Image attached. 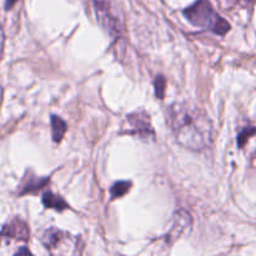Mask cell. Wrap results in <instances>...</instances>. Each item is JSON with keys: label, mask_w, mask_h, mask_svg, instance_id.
Wrapping results in <instances>:
<instances>
[{"label": "cell", "mask_w": 256, "mask_h": 256, "mask_svg": "<svg viewBox=\"0 0 256 256\" xmlns=\"http://www.w3.org/2000/svg\"><path fill=\"white\" fill-rule=\"evenodd\" d=\"M122 132L134 135L145 142H155L156 138V132L152 128L149 114L142 109L126 115V129Z\"/></svg>", "instance_id": "4"}, {"label": "cell", "mask_w": 256, "mask_h": 256, "mask_svg": "<svg viewBox=\"0 0 256 256\" xmlns=\"http://www.w3.org/2000/svg\"><path fill=\"white\" fill-rule=\"evenodd\" d=\"M232 2H242V0H232Z\"/></svg>", "instance_id": "17"}, {"label": "cell", "mask_w": 256, "mask_h": 256, "mask_svg": "<svg viewBox=\"0 0 256 256\" xmlns=\"http://www.w3.org/2000/svg\"><path fill=\"white\" fill-rule=\"evenodd\" d=\"M4 42H5L4 29H2V24H0V60H2V50H4Z\"/></svg>", "instance_id": "14"}, {"label": "cell", "mask_w": 256, "mask_h": 256, "mask_svg": "<svg viewBox=\"0 0 256 256\" xmlns=\"http://www.w3.org/2000/svg\"><path fill=\"white\" fill-rule=\"evenodd\" d=\"M2 240H16V242H26L29 240V228L24 220L15 218L4 225L0 232V242Z\"/></svg>", "instance_id": "6"}, {"label": "cell", "mask_w": 256, "mask_h": 256, "mask_svg": "<svg viewBox=\"0 0 256 256\" xmlns=\"http://www.w3.org/2000/svg\"><path fill=\"white\" fill-rule=\"evenodd\" d=\"M42 205H44L46 209H54L59 212L69 209V205H68V202H65L62 196L55 195L54 192H49V190L42 194Z\"/></svg>", "instance_id": "9"}, {"label": "cell", "mask_w": 256, "mask_h": 256, "mask_svg": "<svg viewBox=\"0 0 256 256\" xmlns=\"http://www.w3.org/2000/svg\"><path fill=\"white\" fill-rule=\"evenodd\" d=\"M48 182H49V178L36 176L35 174H32V170H26L24 178H22V182L19 185L18 195L22 196L25 194H32V192H35L39 189H42Z\"/></svg>", "instance_id": "8"}, {"label": "cell", "mask_w": 256, "mask_h": 256, "mask_svg": "<svg viewBox=\"0 0 256 256\" xmlns=\"http://www.w3.org/2000/svg\"><path fill=\"white\" fill-rule=\"evenodd\" d=\"M40 240L52 255H75L80 252L78 250V239L59 229L52 228L46 230Z\"/></svg>", "instance_id": "3"}, {"label": "cell", "mask_w": 256, "mask_h": 256, "mask_svg": "<svg viewBox=\"0 0 256 256\" xmlns=\"http://www.w3.org/2000/svg\"><path fill=\"white\" fill-rule=\"evenodd\" d=\"M182 14L190 24L210 30L220 36H224L230 32V24L215 12L210 0H196L194 4L182 10Z\"/></svg>", "instance_id": "2"}, {"label": "cell", "mask_w": 256, "mask_h": 256, "mask_svg": "<svg viewBox=\"0 0 256 256\" xmlns=\"http://www.w3.org/2000/svg\"><path fill=\"white\" fill-rule=\"evenodd\" d=\"M94 4L99 24L112 36L119 35L122 30V22H119L116 14L112 9L109 2H105V0H94Z\"/></svg>", "instance_id": "5"}, {"label": "cell", "mask_w": 256, "mask_h": 256, "mask_svg": "<svg viewBox=\"0 0 256 256\" xmlns=\"http://www.w3.org/2000/svg\"><path fill=\"white\" fill-rule=\"evenodd\" d=\"M255 134V128L254 126H245L242 132L238 135V145H239L240 149L244 148V145L254 136Z\"/></svg>", "instance_id": "12"}, {"label": "cell", "mask_w": 256, "mask_h": 256, "mask_svg": "<svg viewBox=\"0 0 256 256\" xmlns=\"http://www.w3.org/2000/svg\"><path fill=\"white\" fill-rule=\"evenodd\" d=\"M130 188H132V182H116L112 185L110 188V195H112V200L120 199L124 196L126 192H129Z\"/></svg>", "instance_id": "11"}, {"label": "cell", "mask_w": 256, "mask_h": 256, "mask_svg": "<svg viewBox=\"0 0 256 256\" xmlns=\"http://www.w3.org/2000/svg\"><path fill=\"white\" fill-rule=\"evenodd\" d=\"M20 254H28V255H32V252H30L29 250L26 249V248H22V249L18 250V252H15V255H20Z\"/></svg>", "instance_id": "16"}, {"label": "cell", "mask_w": 256, "mask_h": 256, "mask_svg": "<svg viewBox=\"0 0 256 256\" xmlns=\"http://www.w3.org/2000/svg\"><path fill=\"white\" fill-rule=\"evenodd\" d=\"M50 120H52V142L59 144V142L62 140V138H64L65 132H66V129H68L66 122H65L62 118L58 116V115H52Z\"/></svg>", "instance_id": "10"}, {"label": "cell", "mask_w": 256, "mask_h": 256, "mask_svg": "<svg viewBox=\"0 0 256 256\" xmlns=\"http://www.w3.org/2000/svg\"><path fill=\"white\" fill-rule=\"evenodd\" d=\"M165 114L175 139L182 146L202 152L212 144V122L199 105L189 102H172Z\"/></svg>", "instance_id": "1"}, {"label": "cell", "mask_w": 256, "mask_h": 256, "mask_svg": "<svg viewBox=\"0 0 256 256\" xmlns=\"http://www.w3.org/2000/svg\"><path fill=\"white\" fill-rule=\"evenodd\" d=\"M192 226V216L185 210H179L175 212L174 215V222H172V229L169 230L166 235H165V240L169 242V245L174 244L178 239L182 235V232Z\"/></svg>", "instance_id": "7"}, {"label": "cell", "mask_w": 256, "mask_h": 256, "mask_svg": "<svg viewBox=\"0 0 256 256\" xmlns=\"http://www.w3.org/2000/svg\"><path fill=\"white\" fill-rule=\"evenodd\" d=\"M18 0H5V4H4V8L5 10H10L12 6H14V4Z\"/></svg>", "instance_id": "15"}, {"label": "cell", "mask_w": 256, "mask_h": 256, "mask_svg": "<svg viewBox=\"0 0 256 256\" xmlns=\"http://www.w3.org/2000/svg\"><path fill=\"white\" fill-rule=\"evenodd\" d=\"M154 86H155V95H156L158 99L162 100L165 95V89H166V79H165L164 75L159 74L154 79Z\"/></svg>", "instance_id": "13"}]
</instances>
